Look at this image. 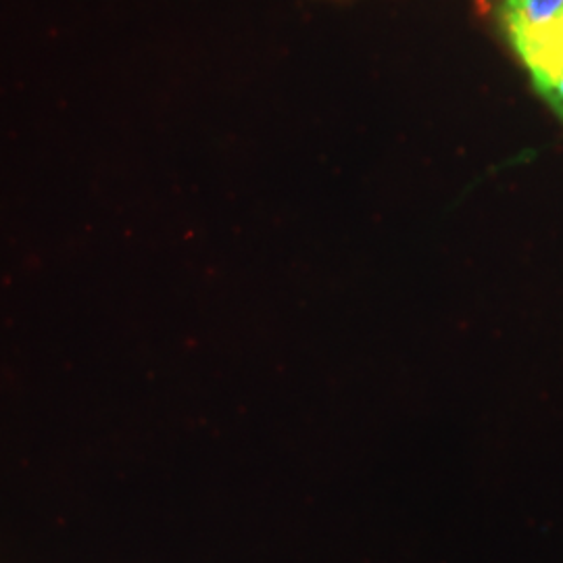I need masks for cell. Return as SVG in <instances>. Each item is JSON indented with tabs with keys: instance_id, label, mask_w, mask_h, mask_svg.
Returning a JSON list of instances; mask_svg holds the SVG:
<instances>
[{
	"instance_id": "6da1fadb",
	"label": "cell",
	"mask_w": 563,
	"mask_h": 563,
	"mask_svg": "<svg viewBox=\"0 0 563 563\" xmlns=\"http://www.w3.org/2000/svg\"><path fill=\"white\" fill-rule=\"evenodd\" d=\"M539 92L563 74V11L543 32L516 44Z\"/></svg>"
},
{
	"instance_id": "7a4b0ae2",
	"label": "cell",
	"mask_w": 563,
	"mask_h": 563,
	"mask_svg": "<svg viewBox=\"0 0 563 563\" xmlns=\"http://www.w3.org/2000/svg\"><path fill=\"white\" fill-rule=\"evenodd\" d=\"M563 0H505V23L514 44L543 32L562 15Z\"/></svg>"
},
{
	"instance_id": "3957f363",
	"label": "cell",
	"mask_w": 563,
	"mask_h": 563,
	"mask_svg": "<svg viewBox=\"0 0 563 563\" xmlns=\"http://www.w3.org/2000/svg\"><path fill=\"white\" fill-rule=\"evenodd\" d=\"M541 95L553 107V111L563 120V74L553 84H549L547 88H543Z\"/></svg>"
}]
</instances>
